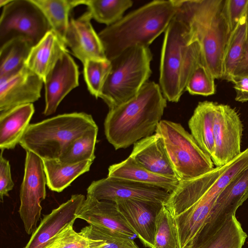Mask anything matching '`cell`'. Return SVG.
<instances>
[{"label": "cell", "mask_w": 248, "mask_h": 248, "mask_svg": "<svg viewBox=\"0 0 248 248\" xmlns=\"http://www.w3.org/2000/svg\"><path fill=\"white\" fill-rule=\"evenodd\" d=\"M244 169L234 159L198 177L179 181L165 205L175 218L181 248L191 247L219 194Z\"/></svg>", "instance_id": "6da1fadb"}, {"label": "cell", "mask_w": 248, "mask_h": 248, "mask_svg": "<svg viewBox=\"0 0 248 248\" xmlns=\"http://www.w3.org/2000/svg\"><path fill=\"white\" fill-rule=\"evenodd\" d=\"M226 0H177L176 16L185 25L190 43L200 45L202 60L215 79H222L223 59L231 32Z\"/></svg>", "instance_id": "7a4b0ae2"}, {"label": "cell", "mask_w": 248, "mask_h": 248, "mask_svg": "<svg viewBox=\"0 0 248 248\" xmlns=\"http://www.w3.org/2000/svg\"><path fill=\"white\" fill-rule=\"evenodd\" d=\"M166 106L159 84L148 81L134 97L109 109L104 122L107 139L117 150L152 135Z\"/></svg>", "instance_id": "3957f363"}, {"label": "cell", "mask_w": 248, "mask_h": 248, "mask_svg": "<svg viewBox=\"0 0 248 248\" xmlns=\"http://www.w3.org/2000/svg\"><path fill=\"white\" fill-rule=\"evenodd\" d=\"M178 10L177 0L151 1L129 13L98 35L110 61L134 47H149L165 32Z\"/></svg>", "instance_id": "277c9868"}, {"label": "cell", "mask_w": 248, "mask_h": 248, "mask_svg": "<svg viewBox=\"0 0 248 248\" xmlns=\"http://www.w3.org/2000/svg\"><path fill=\"white\" fill-rule=\"evenodd\" d=\"M202 61L200 45L190 43L185 25L175 15L164 32L160 55L159 85L167 100L179 101Z\"/></svg>", "instance_id": "5b68a950"}, {"label": "cell", "mask_w": 248, "mask_h": 248, "mask_svg": "<svg viewBox=\"0 0 248 248\" xmlns=\"http://www.w3.org/2000/svg\"><path fill=\"white\" fill-rule=\"evenodd\" d=\"M96 127L92 116L87 113L60 114L30 124L19 144L43 160H59L75 140Z\"/></svg>", "instance_id": "8992f818"}, {"label": "cell", "mask_w": 248, "mask_h": 248, "mask_svg": "<svg viewBox=\"0 0 248 248\" xmlns=\"http://www.w3.org/2000/svg\"><path fill=\"white\" fill-rule=\"evenodd\" d=\"M152 59L149 47L137 46L109 61L110 70L99 96L109 109L134 97L148 81Z\"/></svg>", "instance_id": "52a82bcc"}, {"label": "cell", "mask_w": 248, "mask_h": 248, "mask_svg": "<svg viewBox=\"0 0 248 248\" xmlns=\"http://www.w3.org/2000/svg\"><path fill=\"white\" fill-rule=\"evenodd\" d=\"M155 133L163 140L179 181L198 177L214 168L211 156L201 149L191 134L181 124L161 120Z\"/></svg>", "instance_id": "ba28073f"}, {"label": "cell", "mask_w": 248, "mask_h": 248, "mask_svg": "<svg viewBox=\"0 0 248 248\" xmlns=\"http://www.w3.org/2000/svg\"><path fill=\"white\" fill-rule=\"evenodd\" d=\"M50 30L44 14L32 0H12L3 7L0 17V46L23 38L33 46Z\"/></svg>", "instance_id": "9c48e42d"}, {"label": "cell", "mask_w": 248, "mask_h": 248, "mask_svg": "<svg viewBox=\"0 0 248 248\" xmlns=\"http://www.w3.org/2000/svg\"><path fill=\"white\" fill-rule=\"evenodd\" d=\"M46 185L43 159L33 153L26 151L18 212L28 234H32L37 227L42 209L40 203L46 197Z\"/></svg>", "instance_id": "30bf717a"}, {"label": "cell", "mask_w": 248, "mask_h": 248, "mask_svg": "<svg viewBox=\"0 0 248 248\" xmlns=\"http://www.w3.org/2000/svg\"><path fill=\"white\" fill-rule=\"evenodd\" d=\"M248 198V168L233 178L218 195L208 217L194 239L196 248L214 234Z\"/></svg>", "instance_id": "8fae6325"}, {"label": "cell", "mask_w": 248, "mask_h": 248, "mask_svg": "<svg viewBox=\"0 0 248 248\" xmlns=\"http://www.w3.org/2000/svg\"><path fill=\"white\" fill-rule=\"evenodd\" d=\"M243 124L237 110L228 105L217 103L214 120V165L223 166L241 153Z\"/></svg>", "instance_id": "7c38bea8"}, {"label": "cell", "mask_w": 248, "mask_h": 248, "mask_svg": "<svg viewBox=\"0 0 248 248\" xmlns=\"http://www.w3.org/2000/svg\"><path fill=\"white\" fill-rule=\"evenodd\" d=\"M87 195L115 203L131 200L165 204L170 193L158 187L108 176L93 181L87 188Z\"/></svg>", "instance_id": "4fadbf2b"}, {"label": "cell", "mask_w": 248, "mask_h": 248, "mask_svg": "<svg viewBox=\"0 0 248 248\" xmlns=\"http://www.w3.org/2000/svg\"><path fill=\"white\" fill-rule=\"evenodd\" d=\"M44 81L26 65L18 72L0 78V111L32 104L41 97Z\"/></svg>", "instance_id": "5bb4252c"}, {"label": "cell", "mask_w": 248, "mask_h": 248, "mask_svg": "<svg viewBox=\"0 0 248 248\" xmlns=\"http://www.w3.org/2000/svg\"><path fill=\"white\" fill-rule=\"evenodd\" d=\"M78 66L68 51L64 53L44 81L45 115L56 112L63 99L78 86Z\"/></svg>", "instance_id": "9a60e30c"}, {"label": "cell", "mask_w": 248, "mask_h": 248, "mask_svg": "<svg viewBox=\"0 0 248 248\" xmlns=\"http://www.w3.org/2000/svg\"><path fill=\"white\" fill-rule=\"evenodd\" d=\"M92 16L87 11L77 18H70L65 43L73 54L83 64L87 60H108L98 34L92 24Z\"/></svg>", "instance_id": "2e32d148"}, {"label": "cell", "mask_w": 248, "mask_h": 248, "mask_svg": "<svg viewBox=\"0 0 248 248\" xmlns=\"http://www.w3.org/2000/svg\"><path fill=\"white\" fill-rule=\"evenodd\" d=\"M77 216L89 224L105 228L133 239L138 238L135 231L114 202L98 201L87 195Z\"/></svg>", "instance_id": "e0dca14e"}, {"label": "cell", "mask_w": 248, "mask_h": 248, "mask_svg": "<svg viewBox=\"0 0 248 248\" xmlns=\"http://www.w3.org/2000/svg\"><path fill=\"white\" fill-rule=\"evenodd\" d=\"M85 200L81 194L72 195L65 202L53 209L43 218L23 248H44L50 239L64 227L74 223L77 214Z\"/></svg>", "instance_id": "ac0fdd59"}, {"label": "cell", "mask_w": 248, "mask_h": 248, "mask_svg": "<svg viewBox=\"0 0 248 248\" xmlns=\"http://www.w3.org/2000/svg\"><path fill=\"white\" fill-rule=\"evenodd\" d=\"M116 203L143 246L153 248L156 216L164 204L131 200Z\"/></svg>", "instance_id": "d6986e66"}, {"label": "cell", "mask_w": 248, "mask_h": 248, "mask_svg": "<svg viewBox=\"0 0 248 248\" xmlns=\"http://www.w3.org/2000/svg\"><path fill=\"white\" fill-rule=\"evenodd\" d=\"M129 156L151 172L178 179L167 154L163 140L157 133L136 142Z\"/></svg>", "instance_id": "ffe728a7"}, {"label": "cell", "mask_w": 248, "mask_h": 248, "mask_svg": "<svg viewBox=\"0 0 248 248\" xmlns=\"http://www.w3.org/2000/svg\"><path fill=\"white\" fill-rule=\"evenodd\" d=\"M65 43L52 30L32 47L25 65L44 81L63 54L68 52Z\"/></svg>", "instance_id": "44dd1931"}, {"label": "cell", "mask_w": 248, "mask_h": 248, "mask_svg": "<svg viewBox=\"0 0 248 248\" xmlns=\"http://www.w3.org/2000/svg\"><path fill=\"white\" fill-rule=\"evenodd\" d=\"M34 110V106L31 103L0 112V149H13L19 143Z\"/></svg>", "instance_id": "7402d4cb"}, {"label": "cell", "mask_w": 248, "mask_h": 248, "mask_svg": "<svg viewBox=\"0 0 248 248\" xmlns=\"http://www.w3.org/2000/svg\"><path fill=\"white\" fill-rule=\"evenodd\" d=\"M108 177L128 180L164 189L170 193L177 187L179 180L155 173L136 162L130 156L108 168Z\"/></svg>", "instance_id": "603a6c76"}, {"label": "cell", "mask_w": 248, "mask_h": 248, "mask_svg": "<svg viewBox=\"0 0 248 248\" xmlns=\"http://www.w3.org/2000/svg\"><path fill=\"white\" fill-rule=\"evenodd\" d=\"M217 103L199 102L188 121L191 134L201 149L211 157L214 153V120Z\"/></svg>", "instance_id": "cb8c5ba5"}, {"label": "cell", "mask_w": 248, "mask_h": 248, "mask_svg": "<svg viewBox=\"0 0 248 248\" xmlns=\"http://www.w3.org/2000/svg\"><path fill=\"white\" fill-rule=\"evenodd\" d=\"M46 185L52 191L61 192L77 177L90 170L93 162L66 164L59 160H43Z\"/></svg>", "instance_id": "d4e9b609"}, {"label": "cell", "mask_w": 248, "mask_h": 248, "mask_svg": "<svg viewBox=\"0 0 248 248\" xmlns=\"http://www.w3.org/2000/svg\"><path fill=\"white\" fill-rule=\"evenodd\" d=\"M41 9L51 30L65 43L70 13L83 0H32Z\"/></svg>", "instance_id": "484cf974"}, {"label": "cell", "mask_w": 248, "mask_h": 248, "mask_svg": "<svg viewBox=\"0 0 248 248\" xmlns=\"http://www.w3.org/2000/svg\"><path fill=\"white\" fill-rule=\"evenodd\" d=\"M248 38V11L232 31L225 50L222 79L231 82Z\"/></svg>", "instance_id": "4316f807"}, {"label": "cell", "mask_w": 248, "mask_h": 248, "mask_svg": "<svg viewBox=\"0 0 248 248\" xmlns=\"http://www.w3.org/2000/svg\"><path fill=\"white\" fill-rule=\"evenodd\" d=\"M33 46L23 38L13 39L0 46V78L10 77L25 66Z\"/></svg>", "instance_id": "83f0119b"}, {"label": "cell", "mask_w": 248, "mask_h": 248, "mask_svg": "<svg viewBox=\"0 0 248 248\" xmlns=\"http://www.w3.org/2000/svg\"><path fill=\"white\" fill-rule=\"evenodd\" d=\"M247 237L235 215H232L214 234L196 248H242Z\"/></svg>", "instance_id": "f1b7e54d"}, {"label": "cell", "mask_w": 248, "mask_h": 248, "mask_svg": "<svg viewBox=\"0 0 248 248\" xmlns=\"http://www.w3.org/2000/svg\"><path fill=\"white\" fill-rule=\"evenodd\" d=\"M131 0H83L92 18L107 26L120 20L124 12L132 6Z\"/></svg>", "instance_id": "f546056e"}, {"label": "cell", "mask_w": 248, "mask_h": 248, "mask_svg": "<svg viewBox=\"0 0 248 248\" xmlns=\"http://www.w3.org/2000/svg\"><path fill=\"white\" fill-rule=\"evenodd\" d=\"M153 248H181L175 218L164 204L156 216Z\"/></svg>", "instance_id": "4dcf8cb0"}, {"label": "cell", "mask_w": 248, "mask_h": 248, "mask_svg": "<svg viewBox=\"0 0 248 248\" xmlns=\"http://www.w3.org/2000/svg\"><path fill=\"white\" fill-rule=\"evenodd\" d=\"M98 127L85 132L75 140L61 156L59 160L66 164H75L86 161L93 162Z\"/></svg>", "instance_id": "1f68e13d"}, {"label": "cell", "mask_w": 248, "mask_h": 248, "mask_svg": "<svg viewBox=\"0 0 248 248\" xmlns=\"http://www.w3.org/2000/svg\"><path fill=\"white\" fill-rule=\"evenodd\" d=\"M71 223L52 238L44 248H104L105 242L85 237L73 229Z\"/></svg>", "instance_id": "d6a6232c"}, {"label": "cell", "mask_w": 248, "mask_h": 248, "mask_svg": "<svg viewBox=\"0 0 248 248\" xmlns=\"http://www.w3.org/2000/svg\"><path fill=\"white\" fill-rule=\"evenodd\" d=\"M83 75L90 93L99 98L102 88L111 68L109 60L91 59L83 64Z\"/></svg>", "instance_id": "836d02e7"}, {"label": "cell", "mask_w": 248, "mask_h": 248, "mask_svg": "<svg viewBox=\"0 0 248 248\" xmlns=\"http://www.w3.org/2000/svg\"><path fill=\"white\" fill-rule=\"evenodd\" d=\"M79 233L90 239L105 242L104 248H139L134 239L93 224L83 228Z\"/></svg>", "instance_id": "e575fe53"}, {"label": "cell", "mask_w": 248, "mask_h": 248, "mask_svg": "<svg viewBox=\"0 0 248 248\" xmlns=\"http://www.w3.org/2000/svg\"><path fill=\"white\" fill-rule=\"evenodd\" d=\"M215 78L211 71L201 61L190 77L186 88L192 95L209 96L216 92Z\"/></svg>", "instance_id": "d590c367"}, {"label": "cell", "mask_w": 248, "mask_h": 248, "mask_svg": "<svg viewBox=\"0 0 248 248\" xmlns=\"http://www.w3.org/2000/svg\"><path fill=\"white\" fill-rule=\"evenodd\" d=\"M225 10L232 31L248 11V0H226Z\"/></svg>", "instance_id": "8d00e7d4"}, {"label": "cell", "mask_w": 248, "mask_h": 248, "mask_svg": "<svg viewBox=\"0 0 248 248\" xmlns=\"http://www.w3.org/2000/svg\"><path fill=\"white\" fill-rule=\"evenodd\" d=\"M0 200L3 202L4 196H9L14 184L12 179L9 162L3 156L4 150L0 149Z\"/></svg>", "instance_id": "74e56055"}, {"label": "cell", "mask_w": 248, "mask_h": 248, "mask_svg": "<svg viewBox=\"0 0 248 248\" xmlns=\"http://www.w3.org/2000/svg\"><path fill=\"white\" fill-rule=\"evenodd\" d=\"M231 82L236 92L235 100L240 102L248 101V77H234Z\"/></svg>", "instance_id": "f35d334b"}, {"label": "cell", "mask_w": 248, "mask_h": 248, "mask_svg": "<svg viewBox=\"0 0 248 248\" xmlns=\"http://www.w3.org/2000/svg\"><path fill=\"white\" fill-rule=\"evenodd\" d=\"M243 77H248V38L242 55L233 73L232 78Z\"/></svg>", "instance_id": "ab89813d"}, {"label": "cell", "mask_w": 248, "mask_h": 248, "mask_svg": "<svg viewBox=\"0 0 248 248\" xmlns=\"http://www.w3.org/2000/svg\"><path fill=\"white\" fill-rule=\"evenodd\" d=\"M12 0H0V7H3L11 2Z\"/></svg>", "instance_id": "60d3db41"}, {"label": "cell", "mask_w": 248, "mask_h": 248, "mask_svg": "<svg viewBox=\"0 0 248 248\" xmlns=\"http://www.w3.org/2000/svg\"></svg>", "instance_id": "b9f144b4"}]
</instances>
